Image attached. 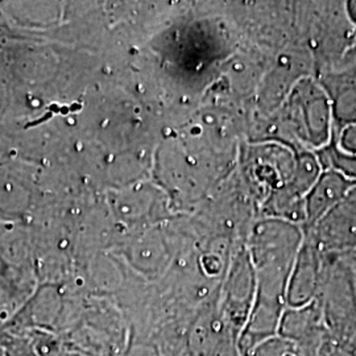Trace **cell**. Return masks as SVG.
<instances>
[{
  "label": "cell",
  "mask_w": 356,
  "mask_h": 356,
  "mask_svg": "<svg viewBox=\"0 0 356 356\" xmlns=\"http://www.w3.org/2000/svg\"><path fill=\"white\" fill-rule=\"evenodd\" d=\"M302 242V229L292 222L273 218L257 226L251 261L256 296L251 314L236 341L241 356L279 334L286 309L288 284Z\"/></svg>",
  "instance_id": "1"
},
{
  "label": "cell",
  "mask_w": 356,
  "mask_h": 356,
  "mask_svg": "<svg viewBox=\"0 0 356 356\" xmlns=\"http://www.w3.org/2000/svg\"><path fill=\"white\" fill-rule=\"evenodd\" d=\"M291 116L296 134L313 147L325 145L330 136L331 108L326 94L310 79L293 90Z\"/></svg>",
  "instance_id": "4"
},
{
  "label": "cell",
  "mask_w": 356,
  "mask_h": 356,
  "mask_svg": "<svg viewBox=\"0 0 356 356\" xmlns=\"http://www.w3.org/2000/svg\"><path fill=\"white\" fill-rule=\"evenodd\" d=\"M245 356H305L302 350L296 343L282 338L280 335L272 337L257 344Z\"/></svg>",
  "instance_id": "9"
},
{
  "label": "cell",
  "mask_w": 356,
  "mask_h": 356,
  "mask_svg": "<svg viewBox=\"0 0 356 356\" xmlns=\"http://www.w3.org/2000/svg\"><path fill=\"white\" fill-rule=\"evenodd\" d=\"M0 356H3V351H1V348H0Z\"/></svg>",
  "instance_id": "14"
},
{
  "label": "cell",
  "mask_w": 356,
  "mask_h": 356,
  "mask_svg": "<svg viewBox=\"0 0 356 356\" xmlns=\"http://www.w3.org/2000/svg\"><path fill=\"white\" fill-rule=\"evenodd\" d=\"M343 256L346 261L348 263V266L351 268V272H353V276H354L356 285V254H343Z\"/></svg>",
  "instance_id": "12"
},
{
  "label": "cell",
  "mask_w": 356,
  "mask_h": 356,
  "mask_svg": "<svg viewBox=\"0 0 356 356\" xmlns=\"http://www.w3.org/2000/svg\"><path fill=\"white\" fill-rule=\"evenodd\" d=\"M347 13L350 19L356 24V1H348L347 3Z\"/></svg>",
  "instance_id": "13"
},
{
  "label": "cell",
  "mask_w": 356,
  "mask_h": 356,
  "mask_svg": "<svg viewBox=\"0 0 356 356\" xmlns=\"http://www.w3.org/2000/svg\"><path fill=\"white\" fill-rule=\"evenodd\" d=\"M0 348L3 356H40L28 332L0 330Z\"/></svg>",
  "instance_id": "8"
},
{
  "label": "cell",
  "mask_w": 356,
  "mask_h": 356,
  "mask_svg": "<svg viewBox=\"0 0 356 356\" xmlns=\"http://www.w3.org/2000/svg\"><path fill=\"white\" fill-rule=\"evenodd\" d=\"M327 157L334 170L356 182V156L343 152L335 145L327 151Z\"/></svg>",
  "instance_id": "10"
},
{
  "label": "cell",
  "mask_w": 356,
  "mask_h": 356,
  "mask_svg": "<svg viewBox=\"0 0 356 356\" xmlns=\"http://www.w3.org/2000/svg\"><path fill=\"white\" fill-rule=\"evenodd\" d=\"M339 149L356 156V123L347 124L341 135Z\"/></svg>",
  "instance_id": "11"
},
{
  "label": "cell",
  "mask_w": 356,
  "mask_h": 356,
  "mask_svg": "<svg viewBox=\"0 0 356 356\" xmlns=\"http://www.w3.org/2000/svg\"><path fill=\"white\" fill-rule=\"evenodd\" d=\"M355 185L356 182L334 169L321 173L304 200L306 226L310 229Z\"/></svg>",
  "instance_id": "6"
},
{
  "label": "cell",
  "mask_w": 356,
  "mask_h": 356,
  "mask_svg": "<svg viewBox=\"0 0 356 356\" xmlns=\"http://www.w3.org/2000/svg\"><path fill=\"white\" fill-rule=\"evenodd\" d=\"M355 254H356V252H355Z\"/></svg>",
  "instance_id": "15"
},
{
  "label": "cell",
  "mask_w": 356,
  "mask_h": 356,
  "mask_svg": "<svg viewBox=\"0 0 356 356\" xmlns=\"http://www.w3.org/2000/svg\"><path fill=\"white\" fill-rule=\"evenodd\" d=\"M28 335L40 356H90L72 347L58 334L48 331H29Z\"/></svg>",
  "instance_id": "7"
},
{
  "label": "cell",
  "mask_w": 356,
  "mask_h": 356,
  "mask_svg": "<svg viewBox=\"0 0 356 356\" xmlns=\"http://www.w3.org/2000/svg\"><path fill=\"white\" fill-rule=\"evenodd\" d=\"M330 256L327 261L319 306L326 332L338 341H350L356 329V285L344 256Z\"/></svg>",
  "instance_id": "2"
},
{
  "label": "cell",
  "mask_w": 356,
  "mask_h": 356,
  "mask_svg": "<svg viewBox=\"0 0 356 356\" xmlns=\"http://www.w3.org/2000/svg\"><path fill=\"white\" fill-rule=\"evenodd\" d=\"M321 254L331 256L356 252V185L317 220L306 235Z\"/></svg>",
  "instance_id": "3"
},
{
  "label": "cell",
  "mask_w": 356,
  "mask_h": 356,
  "mask_svg": "<svg viewBox=\"0 0 356 356\" xmlns=\"http://www.w3.org/2000/svg\"><path fill=\"white\" fill-rule=\"evenodd\" d=\"M325 267L326 254H321L313 242L304 236L286 289V307H304L318 300Z\"/></svg>",
  "instance_id": "5"
}]
</instances>
